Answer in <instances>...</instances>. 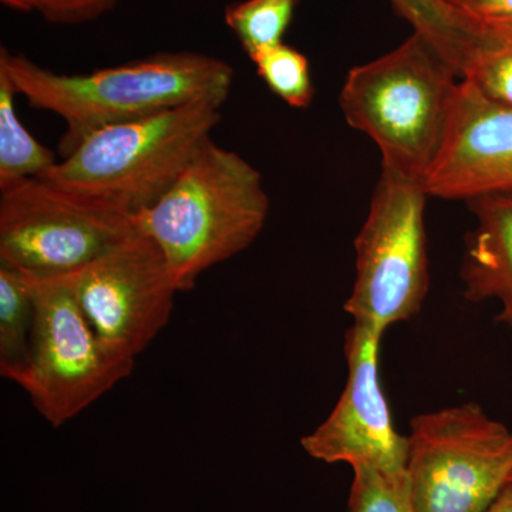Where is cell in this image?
Returning <instances> with one entry per match:
<instances>
[{"mask_svg": "<svg viewBox=\"0 0 512 512\" xmlns=\"http://www.w3.org/2000/svg\"><path fill=\"white\" fill-rule=\"evenodd\" d=\"M64 276L101 342L131 359L167 325L178 292L160 247L137 229Z\"/></svg>", "mask_w": 512, "mask_h": 512, "instance_id": "9", "label": "cell"}, {"mask_svg": "<svg viewBox=\"0 0 512 512\" xmlns=\"http://www.w3.org/2000/svg\"><path fill=\"white\" fill-rule=\"evenodd\" d=\"M423 181L382 167L355 239L356 279L345 303L353 323L386 333L423 308L430 289Z\"/></svg>", "mask_w": 512, "mask_h": 512, "instance_id": "5", "label": "cell"}, {"mask_svg": "<svg viewBox=\"0 0 512 512\" xmlns=\"http://www.w3.org/2000/svg\"><path fill=\"white\" fill-rule=\"evenodd\" d=\"M460 77L417 33L346 76L339 106L375 141L382 167L426 181L446 133Z\"/></svg>", "mask_w": 512, "mask_h": 512, "instance_id": "4", "label": "cell"}, {"mask_svg": "<svg viewBox=\"0 0 512 512\" xmlns=\"http://www.w3.org/2000/svg\"><path fill=\"white\" fill-rule=\"evenodd\" d=\"M299 0H244L225 9V25L248 57L284 43Z\"/></svg>", "mask_w": 512, "mask_h": 512, "instance_id": "17", "label": "cell"}, {"mask_svg": "<svg viewBox=\"0 0 512 512\" xmlns=\"http://www.w3.org/2000/svg\"><path fill=\"white\" fill-rule=\"evenodd\" d=\"M384 333L353 323L346 332L348 379L335 409L308 436L303 450L323 463L370 466L404 473L409 439L396 430L380 383L379 352Z\"/></svg>", "mask_w": 512, "mask_h": 512, "instance_id": "10", "label": "cell"}, {"mask_svg": "<svg viewBox=\"0 0 512 512\" xmlns=\"http://www.w3.org/2000/svg\"><path fill=\"white\" fill-rule=\"evenodd\" d=\"M268 215L261 173L211 138L133 222L160 247L177 291L188 292L205 271L251 247Z\"/></svg>", "mask_w": 512, "mask_h": 512, "instance_id": "2", "label": "cell"}, {"mask_svg": "<svg viewBox=\"0 0 512 512\" xmlns=\"http://www.w3.org/2000/svg\"><path fill=\"white\" fill-rule=\"evenodd\" d=\"M221 107L197 101L101 128L37 178L97 210L133 218L156 204L211 140Z\"/></svg>", "mask_w": 512, "mask_h": 512, "instance_id": "3", "label": "cell"}, {"mask_svg": "<svg viewBox=\"0 0 512 512\" xmlns=\"http://www.w3.org/2000/svg\"><path fill=\"white\" fill-rule=\"evenodd\" d=\"M484 512H512V483L504 488L503 493Z\"/></svg>", "mask_w": 512, "mask_h": 512, "instance_id": "22", "label": "cell"}, {"mask_svg": "<svg viewBox=\"0 0 512 512\" xmlns=\"http://www.w3.org/2000/svg\"><path fill=\"white\" fill-rule=\"evenodd\" d=\"M407 439L417 512H484L512 483V430L480 404L420 414Z\"/></svg>", "mask_w": 512, "mask_h": 512, "instance_id": "6", "label": "cell"}, {"mask_svg": "<svg viewBox=\"0 0 512 512\" xmlns=\"http://www.w3.org/2000/svg\"><path fill=\"white\" fill-rule=\"evenodd\" d=\"M134 231L133 218L97 210L40 178L0 190V265L30 278L77 271Z\"/></svg>", "mask_w": 512, "mask_h": 512, "instance_id": "8", "label": "cell"}, {"mask_svg": "<svg viewBox=\"0 0 512 512\" xmlns=\"http://www.w3.org/2000/svg\"><path fill=\"white\" fill-rule=\"evenodd\" d=\"M474 19L512 18V0H450Z\"/></svg>", "mask_w": 512, "mask_h": 512, "instance_id": "21", "label": "cell"}, {"mask_svg": "<svg viewBox=\"0 0 512 512\" xmlns=\"http://www.w3.org/2000/svg\"><path fill=\"white\" fill-rule=\"evenodd\" d=\"M6 8L18 10V12H37L43 0H0Z\"/></svg>", "mask_w": 512, "mask_h": 512, "instance_id": "23", "label": "cell"}, {"mask_svg": "<svg viewBox=\"0 0 512 512\" xmlns=\"http://www.w3.org/2000/svg\"><path fill=\"white\" fill-rule=\"evenodd\" d=\"M9 73L0 67V190L40 177L57 163L55 154L23 126Z\"/></svg>", "mask_w": 512, "mask_h": 512, "instance_id": "14", "label": "cell"}, {"mask_svg": "<svg viewBox=\"0 0 512 512\" xmlns=\"http://www.w3.org/2000/svg\"><path fill=\"white\" fill-rule=\"evenodd\" d=\"M461 80L512 107V18L478 19Z\"/></svg>", "mask_w": 512, "mask_h": 512, "instance_id": "16", "label": "cell"}, {"mask_svg": "<svg viewBox=\"0 0 512 512\" xmlns=\"http://www.w3.org/2000/svg\"><path fill=\"white\" fill-rule=\"evenodd\" d=\"M470 205L476 227L466 239L461 265L463 295L474 303H500L495 322L512 332V197L488 195Z\"/></svg>", "mask_w": 512, "mask_h": 512, "instance_id": "12", "label": "cell"}, {"mask_svg": "<svg viewBox=\"0 0 512 512\" xmlns=\"http://www.w3.org/2000/svg\"><path fill=\"white\" fill-rule=\"evenodd\" d=\"M424 185L429 197L441 200L512 197V107L460 80Z\"/></svg>", "mask_w": 512, "mask_h": 512, "instance_id": "11", "label": "cell"}, {"mask_svg": "<svg viewBox=\"0 0 512 512\" xmlns=\"http://www.w3.org/2000/svg\"><path fill=\"white\" fill-rule=\"evenodd\" d=\"M269 90L293 109H308L315 97L308 59L292 46L261 50L249 57Z\"/></svg>", "mask_w": 512, "mask_h": 512, "instance_id": "18", "label": "cell"}, {"mask_svg": "<svg viewBox=\"0 0 512 512\" xmlns=\"http://www.w3.org/2000/svg\"><path fill=\"white\" fill-rule=\"evenodd\" d=\"M28 278L35 320L28 362L15 383L47 423L60 427L130 376L136 359L101 342L66 276Z\"/></svg>", "mask_w": 512, "mask_h": 512, "instance_id": "7", "label": "cell"}, {"mask_svg": "<svg viewBox=\"0 0 512 512\" xmlns=\"http://www.w3.org/2000/svg\"><path fill=\"white\" fill-rule=\"evenodd\" d=\"M352 470L348 512H417L406 471L387 473L370 466Z\"/></svg>", "mask_w": 512, "mask_h": 512, "instance_id": "19", "label": "cell"}, {"mask_svg": "<svg viewBox=\"0 0 512 512\" xmlns=\"http://www.w3.org/2000/svg\"><path fill=\"white\" fill-rule=\"evenodd\" d=\"M0 67L29 106L64 121L63 157L101 128L197 101L222 106L234 84L231 64L195 52H161L92 73L60 74L2 46Z\"/></svg>", "mask_w": 512, "mask_h": 512, "instance_id": "1", "label": "cell"}, {"mask_svg": "<svg viewBox=\"0 0 512 512\" xmlns=\"http://www.w3.org/2000/svg\"><path fill=\"white\" fill-rule=\"evenodd\" d=\"M117 0H43L37 12L50 23L79 25L110 12Z\"/></svg>", "mask_w": 512, "mask_h": 512, "instance_id": "20", "label": "cell"}, {"mask_svg": "<svg viewBox=\"0 0 512 512\" xmlns=\"http://www.w3.org/2000/svg\"><path fill=\"white\" fill-rule=\"evenodd\" d=\"M394 9L413 26L414 33L427 43L458 74L464 66L476 39L478 19L456 8L450 0H390Z\"/></svg>", "mask_w": 512, "mask_h": 512, "instance_id": "13", "label": "cell"}, {"mask_svg": "<svg viewBox=\"0 0 512 512\" xmlns=\"http://www.w3.org/2000/svg\"><path fill=\"white\" fill-rule=\"evenodd\" d=\"M35 298L28 276L0 265V375L15 383L28 362Z\"/></svg>", "mask_w": 512, "mask_h": 512, "instance_id": "15", "label": "cell"}]
</instances>
